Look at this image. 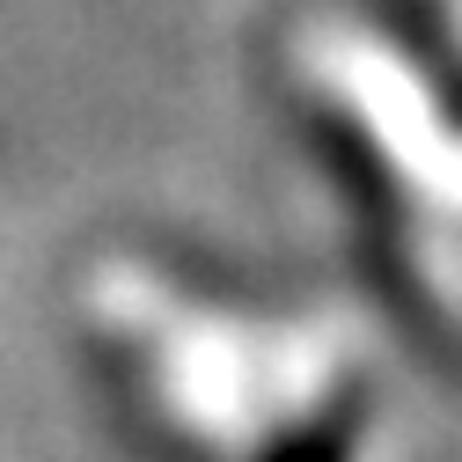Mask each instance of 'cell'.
Segmentation results:
<instances>
[{
    "label": "cell",
    "instance_id": "6da1fadb",
    "mask_svg": "<svg viewBox=\"0 0 462 462\" xmlns=\"http://www.w3.org/2000/svg\"><path fill=\"white\" fill-rule=\"evenodd\" d=\"M309 147L330 169V184L353 199V213L367 220V236H403V213H411V206H403V177H396L389 147L353 118V110L316 103L309 110Z\"/></svg>",
    "mask_w": 462,
    "mask_h": 462
},
{
    "label": "cell",
    "instance_id": "7a4b0ae2",
    "mask_svg": "<svg viewBox=\"0 0 462 462\" xmlns=\"http://www.w3.org/2000/svg\"><path fill=\"white\" fill-rule=\"evenodd\" d=\"M374 23L389 30V44L411 60V74L426 81V96L448 110V125L462 133V44L440 23L433 0H374Z\"/></svg>",
    "mask_w": 462,
    "mask_h": 462
},
{
    "label": "cell",
    "instance_id": "3957f363",
    "mask_svg": "<svg viewBox=\"0 0 462 462\" xmlns=\"http://www.w3.org/2000/svg\"><path fill=\"white\" fill-rule=\"evenodd\" d=\"M353 455H360V396H337L323 411L294 419L286 433H272L257 462H353Z\"/></svg>",
    "mask_w": 462,
    "mask_h": 462
}]
</instances>
